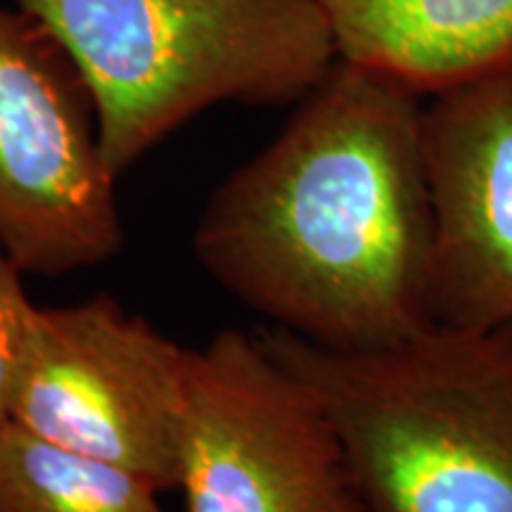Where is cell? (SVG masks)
I'll return each mask as SVG.
<instances>
[{"label":"cell","instance_id":"cell-1","mask_svg":"<svg viewBox=\"0 0 512 512\" xmlns=\"http://www.w3.org/2000/svg\"><path fill=\"white\" fill-rule=\"evenodd\" d=\"M425 105L337 60L204 207L195 256L271 328L373 351L432 328Z\"/></svg>","mask_w":512,"mask_h":512},{"label":"cell","instance_id":"cell-5","mask_svg":"<svg viewBox=\"0 0 512 512\" xmlns=\"http://www.w3.org/2000/svg\"><path fill=\"white\" fill-rule=\"evenodd\" d=\"M178 489L185 512H361L316 394L240 330L190 349Z\"/></svg>","mask_w":512,"mask_h":512},{"label":"cell","instance_id":"cell-2","mask_svg":"<svg viewBox=\"0 0 512 512\" xmlns=\"http://www.w3.org/2000/svg\"><path fill=\"white\" fill-rule=\"evenodd\" d=\"M259 337L323 406L361 512H512V325L373 351Z\"/></svg>","mask_w":512,"mask_h":512},{"label":"cell","instance_id":"cell-7","mask_svg":"<svg viewBox=\"0 0 512 512\" xmlns=\"http://www.w3.org/2000/svg\"><path fill=\"white\" fill-rule=\"evenodd\" d=\"M430 176L432 323L512 325V79L432 95L422 114Z\"/></svg>","mask_w":512,"mask_h":512},{"label":"cell","instance_id":"cell-8","mask_svg":"<svg viewBox=\"0 0 512 512\" xmlns=\"http://www.w3.org/2000/svg\"><path fill=\"white\" fill-rule=\"evenodd\" d=\"M339 60L420 98L512 79V0H320Z\"/></svg>","mask_w":512,"mask_h":512},{"label":"cell","instance_id":"cell-3","mask_svg":"<svg viewBox=\"0 0 512 512\" xmlns=\"http://www.w3.org/2000/svg\"><path fill=\"white\" fill-rule=\"evenodd\" d=\"M72 55L114 176L221 102L290 105L339 60L320 0H15Z\"/></svg>","mask_w":512,"mask_h":512},{"label":"cell","instance_id":"cell-9","mask_svg":"<svg viewBox=\"0 0 512 512\" xmlns=\"http://www.w3.org/2000/svg\"><path fill=\"white\" fill-rule=\"evenodd\" d=\"M159 486L126 467L0 430V512H164Z\"/></svg>","mask_w":512,"mask_h":512},{"label":"cell","instance_id":"cell-6","mask_svg":"<svg viewBox=\"0 0 512 512\" xmlns=\"http://www.w3.org/2000/svg\"><path fill=\"white\" fill-rule=\"evenodd\" d=\"M188 358L110 297L41 306L12 422L178 489Z\"/></svg>","mask_w":512,"mask_h":512},{"label":"cell","instance_id":"cell-4","mask_svg":"<svg viewBox=\"0 0 512 512\" xmlns=\"http://www.w3.org/2000/svg\"><path fill=\"white\" fill-rule=\"evenodd\" d=\"M114 185L72 55L0 8V252L46 278L105 264L124 242Z\"/></svg>","mask_w":512,"mask_h":512},{"label":"cell","instance_id":"cell-10","mask_svg":"<svg viewBox=\"0 0 512 512\" xmlns=\"http://www.w3.org/2000/svg\"><path fill=\"white\" fill-rule=\"evenodd\" d=\"M22 275V268L0 252V430L12 422V408L41 309L29 299Z\"/></svg>","mask_w":512,"mask_h":512}]
</instances>
